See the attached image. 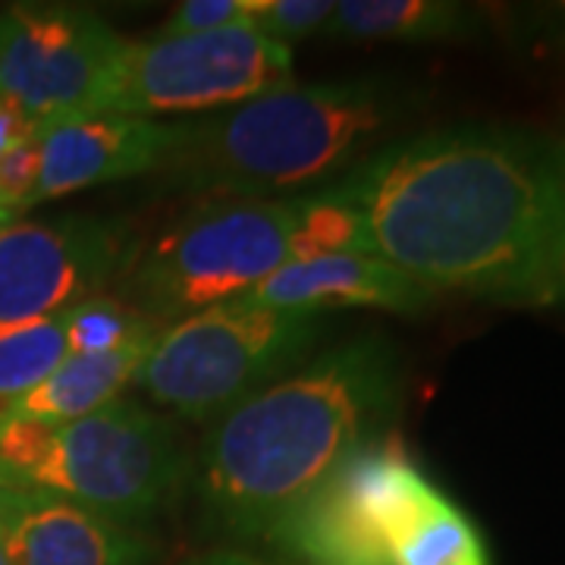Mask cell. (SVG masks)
<instances>
[{"instance_id": "obj_1", "label": "cell", "mask_w": 565, "mask_h": 565, "mask_svg": "<svg viewBox=\"0 0 565 565\" xmlns=\"http://www.w3.org/2000/svg\"><path fill=\"white\" fill-rule=\"evenodd\" d=\"M333 189L364 245L437 292L541 305L563 296L565 145L503 122L390 141Z\"/></svg>"}, {"instance_id": "obj_2", "label": "cell", "mask_w": 565, "mask_h": 565, "mask_svg": "<svg viewBox=\"0 0 565 565\" xmlns=\"http://www.w3.org/2000/svg\"><path fill=\"white\" fill-rule=\"evenodd\" d=\"M399 403V362L384 337L323 352L233 405L204 437L199 493L233 534H267Z\"/></svg>"}, {"instance_id": "obj_3", "label": "cell", "mask_w": 565, "mask_h": 565, "mask_svg": "<svg viewBox=\"0 0 565 565\" xmlns=\"http://www.w3.org/2000/svg\"><path fill=\"white\" fill-rule=\"evenodd\" d=\"M399 110V92L386 79L282 85L180 122L163 167L180 189L204 199H299L343 180Z\"/></svg>"}, {"instance_id": "obj_4", "label": "cell", "mask_w": 565, "mask_h": 565, "mask_svg": "<svg viewBox=\"0 0 565 565\" xmlns=\"http://www.w3.org/2000/svg\"><path fill=\"white\" fill-rule=\"evenodd\" d=\"M340 252H367V245L355 207L333 185L277 202L207 204L141 248L126 270V296L163 330L243 299L289 264Z\"/></svg>"}, {"instance_id": "obj_5", "label": "cell", "mask_w": 565, "mask_h": 565, "mask_svg": "<svg viewBox=\"0 0 565 565\" xmlns=\"http://www.w3.org/2000/svg\"><path fill=\"white\" fill-rule=\"evenodd\" d=\"M185 456L148 408L114 399L76 422L0 418V487H25L139 525L177 497Z\"/></svg>"}, {"instance_id": "obj_6", "label": "cell", "mask_w": 565, "mask_h": 565, "mask_svg": "<svg viewBox=\"0 0 565 565\" xmlns=\"http://www.w3.org/2000/svg\"><path fill=\"white\" fill-rule=\"evenodd\" d=\"M323 315L243 299L163 327L132 384L185 422H217L318 340Z\"/></svg>"}, {"instance_id": "obj_7", "label": "cell", "mask_w": 565, "mask_h": 565, "mask_svg": "<svg viewBox=\"0 0 565 565\" xmlns=\"http://www.w3.org/2000/svg\"><path fill=\"white\" fill-rule=\"evenodd\" d=\"M292 85V51L248 22L180 39L126 41L102 110L148 117L214 114Z\"/></svg>"}, {"instance_id": "obj_8", "label": "cell", "mask_w": 565, "mask_h": 565, "mask_svg": "<svg viewBox=\"0 0 565 565\" xmlns=\"http://www.w3.org/2000/svg\"><path fill=\"white\" fill-rule=\"evenodd\" d=\"M126 41L95 10L13 3L0 13V98L41 126L95 114Z\"/></svg>"}, {"instance_id": "obj_9", "label": "cell", "mask_w": 565, "mask_h": 565, "mask_svg": "<svg viewBox=\"0 0 565 565\" xmlns=\"http://www.w3.org/2000/svg\"><path fill=\"white\" fill-rule=\"evenodd\" d=\"M141 252L114 217L10 221L0 226V323L63 315L126 274Z\"/></svg>"}, {"instance_id": "obj_10", "label": "cell", "mask_w": 565, "mask_h": 565, "mask_svg": "<svg viewBox=\"0 0 565 565\" xmlns=\"http://www.w3.org/2000/svg\"><path fill=\"white\" fill-rule=\"evenodd\" d=\"M364 500L393 565H493L481 527L408 459L393 434L367 446Z\"/></svg>"}, {"instance_id": "obj_11", "label": "cell", "mask_w": 565, "mask_h": 565, "mask_svg": "<svg viewBox=\"0 0 565 565\" xmlns=\"http://www.w3.org/2000/svg\"><path fill=\"white\" fill-rule=\"evenodd\" d=\"M180 141V122L126 117L110 110L61 117L39 132V185L32 207L104 182L151 173L170 161Z\"/></svg>"}, {"instance_id": "obj_12", "label": "cell", "mask_w": 565, "mask_h": 565, "mask_svg": "<svg viewBox=\"0 0 565 565\" xmlns=\"http://www.w3.org/2000/svg\"><path fill=\"white\" fill-rule=\"evenodd\" d=\"M0 546L10 565H148L151 541L85 505L0 487Z\"/></svg>"}, {"instance_id": "obj_13", "label": "cell", "mask_w": 565, "mask_h": 565, "mask_svg": "<svg viewBox=\"0 0 565 565\" xmlns=\"http://www.w3.org/2000/svg\"><path fill=\"white\" fill-rule=\"evenodd\" d=\"M367 446H359L292 505L267 537L296 565H393L364 500Z\"/></svg>"}, {"instance_id": "obj_14", "label": "cell", "mask_w": 565, "mask_h": 565, "mask_svg": "<svg viewBox=\"0 0 565 565\" xmlns=\"http://www.w3.org/2000/svg\"><path fill=\"white\" fill-rule=\"evenodd\" d=\"M430 299V289L367 252H340L289 264L243 296L248 305L318 315H327L330 308H384L415 315Z\"/></svg>"}, {"instance_id": "obj_15", "label": "cell", "mask_w": 565, "mask_h": 565, "mask_svg": "<svg viewBox=\"0 0 565 565\" xmlns=\"http://www.w3.org/2000/svg\"><path fill=\"white\" fill-rule=\"evenodd\" d=\"M151 343L126 345L114 352L66 355L35 390L7 405L3 418L61 424L98 412L114 399H120L122 386L136 381Z\"/></svg>"}, {"instance_id": "obj_16", "label": "cell", "mask_w": 565, "mask_h": 565, "mask_svg": "<svg viewBox=\"0 0 565 565\" xmlns=\"http://www.w3.org/2000/svg\"><path fill=\"white\" fill-rule=\"evenodd\" d=\"M481 17L456 0H340L321 32L333 41H468Z\"/></svg>"}, {"instance_id": "obj_17", "label": "cell", "mask_w": 565, "mask_h": 565, "mask_svg": "<svg viewBox=\"0 0 565 565\" xmlns=\"http://www.w3.org/2000/svg\"><path fill=\"white\" fill-rule=\"evenodd\" d=\"M66 355V315L0 323V403L35 390Z\"/></svg>"}, {"instance_id": "obj_18", "label": "cell", "mask_w": 565, "mask_h": 565, "mask_svg": "<svg viewBox=\"0 0 565 565\" xmlns=\"http://www.w3.org/2000/svg\"><path fill=\"white\" fill-rule=\"evenodd\" d=\"M63 315H66L70 355L114 352V349H126V345L151 343L161 333L148 318H141L132 305L114 299V296H104V292L73 305Z\"/></svg>"}, {"instance_id": "obj_19", "label": "cell", "mask_w": 565, "mask_h": 565, "mask_svg": "<svg viewBox=\"0 0 565 565\" xmlns=\"http://www.w3.org/2000/svg\"><path fill=\"white\" fill-rule=\"evenodd\" d=\"M333 17V0H252L248 25L258 29L264 39L292 51L296 41L321 32Z\"/></svg>"}, {"instance_id": "obj_20", "label": "cell", "mask_w": 565, "mask_h": 565, "mask_svg": "<svg viewBox=\"0 0 565 565\" xmlns=\"http://www.w3.org/2000/svg\"><path fill=\"white\" fill-rule=\"evenodd\" d=\"M248 7L252 0H185L158 29V39L204 35V32L239 25L248 20Z\"/></svg>"}, {"instance_id": "obj_21", "label": "cell", "mask_w": 565, "mask_h": 565, "mask_svg": "<svg viewBox=\"0 0 565 565\" xmlns=\"http://www.w3.org/2000/svg\"><path fill=\"white\" fill-rule=\"evenodd\" d=\"M39 139L25 141L0 161V211H7L10 217L20 221V214H25L32 207V195H35V185H39Z\"/></svg>"}, {"instance_id": "obj_22", "label": "cell", "mask_w": 565, "mask_h": 565, "mask_svg": "<svg viewBox=\"0 0 565 565\" xmlns=\"http://www.w3.org/2000/svg\"><path fill=\"white\" fill-rule=\"evenodd\" d=\"M41 122H35L22 107H17L13 102L0 98V161L17 151L25 141L39 139Z\"/></svg>"}, {"instance_id": "obj_23", "label": "cell", "mask_w": 565, "mask_h": 565, "mask_svg": "<svg viewBox=\"0 0 565 565\" xmlns=\"http://www.w3.org/2000/svg\"><path fill=\"white\" fill-rule=\"evenodd\" d=\"M527 22H531V39L546 44L556 54H565V0L531 7Z\"/></svg>"}, {"instance_id": "obj_24", "label": "cell", "mask_w": 565, "mask_h": 565, "mask_svg": "<svg viewBox=\"0 0 565 565\" xmlns=\"http://www.w3.org/2000/svg\"><path fill=\"white\" fill-rule=\"evenodd\" d=\"M185 565H270L258 559V556H248V553H239V550H217V553H207V556H199L192 563Z\"/></svg>"}, {"instance_id": "obj_25", "label": "cell", "mask_w": 565, "mask_h": 565, "mask_svg": "<svg viewBox=\"0 0 565 565\" xmlns=\"http://www.w3.org/2000/svg\"><path fill=\"white\" fill-rule=\"evenodd\" d=\"M10 221H17V217H10L7 211H0V226H3V223H10Z\"/></svg>"}, {"instance_id": "obj_26", "label": "cell", "mask_w": 565, "mask_h": 565, "mask_svg": "<svg viewBox=\"0 0 565 565\" xmlns=\"http://www.w3.org/2000/svg\"><path fill=\"white\" fill-rule=\"evenodd\" d=\"M0 565H10L7 563V556H3V546H0Z\"/></svg>"}, {"instance_id": "obj_27", "label": "cell", "mask_w": 565, "mask_h": 565, "mask_svg": "<svg viewBox=\"0 0 565 565\" xmlns=\"http://www.w3.org/2000/svg\"><path fill=\"white\" fill-rule=\"evenodd\" d=\"M563 296H565V267H563Z\"/></svg>"}]
</instances>
